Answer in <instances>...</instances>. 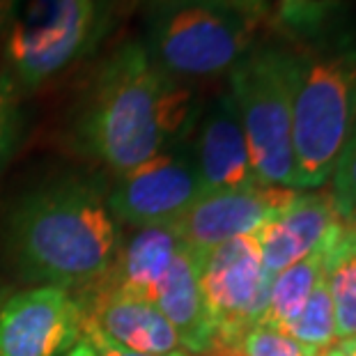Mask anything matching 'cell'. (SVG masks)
<instances>
[{
    "instance_id": "1",
    "label": "cell",
    "mask_w": 356,
    "mask_h": 356,
    "mask_svg": "<svg viewBox=\"0 0 356 356\" xmlns=\"http://www.w3.org/2000/svg\"><path fill=\"white\" fill-rule=\"evenodd\" d=\"M198 111L193 88L159 70L140 40H127L81 90L67 138L74 152L122 175L184 143Z\"/></svg>"
},
{
    "instance_id": "2",
    "label": "cell",
    "mask_w": 356,
    "mask_h": 356,
    "mask_svg": "<svg viewBox=\"0 0 356 356\" xmlns=\"http://www.w3.org/2000/svg\"><path fill=\"white\" fill-rule=\"evenodd\" d=\"M122 230L106 188L88 175H58L12 204L5 248L21 276L35 285L92 287L115 260Z\"/></svg>"
},
{
    "instance_id": "3",
    "label": "cell",
    "mask_w": 356,
    "mask_h": 356,
    "mask_svg": "<svg viewBox=\"0 0 356 356\" xmlns=\"http://www.w3.org/2000/svg\"><path fill=\"white\" fill-rule=\"evenodd\" d=\"M327 5H285L294 37V188L317 191L333 175L356 120V47L327 42Z\"/></svg>"
},
{
    "instance_id": "4",
    "label": "cell",
    "mask_w": 356,
    "mask_h": 356,
    "mask_svg": "<svg viewBox=\"0 0 356 356\" xmlns=\"http://www.w3.org/2000/svg\"><path fill=\"white\" fill-rule=\"evenodd\" d=\"M118 0H0L3 72L21 95L63 79L104 47Z\"/></svg>"
},
{
    "instance_id": "5",
    "label": "cell",
    "mask_w": 356,
    "mask_h": 356,
    "mask_svg": "<svg viewBox=\"0 0 356 356\" xmlns=\"http://www.w3.org/2000/svg\"><path fill=\"white\" fill-rule=\"evenodd\" d=\"M260 24L221 0H154L140 44L159 70L191 88L228 76L257 42Z\"/></svg>"
},
{
    "instance_id": "6",
    "label": "cell",
    "mask_w": 356,
    "mask_h": 356,
    "mask_svg": "<svg viewBox=\"0 0 356 356\" xmlns=\"http://www.w3.org/2000/svg\"><path fill=\"white\" fill-rule=\"evenodd\" d=\"M255 179L294 188L292 92L294 58L290 44L257 40L228 74Z\"/></svg>"
},
{
    "instance_id": "7",
    "label": "cell",
    "mask_w": 356,
    "mask_h": 356,
    "mask_svg": "<svg viewBox=\"0 0 356 356\" xmlns=\"http://www.w3.org/2000/svg\"><path fill=\"white\" fill-rule=\"evenodd\" d=\"M198 276L211 356H239L244 336L262 322L271 287L255 234L225 241L198 257Z\"/></svg>"
},
{
    "instance_id": "8",
    "label": "cell",
    "mask_w": 356,
    "mask_h": 356,
    "mask_svg": "<svg viewBox=\"0 0 356 356\" xmlns=\"http://www.w3.org/2000/svg\"><path fill=\"white\" fill-rule=\"evenodd\" d=\"M200 195V179L184 140L115 175L106 202L120 228L140 230L172 225Z\"/></svg>"
},
{
    "instance_id": "9",
    "label": "cell",
    "mask_w": 356,
    "mask_h": 356,
    "mask_svg": "<svg viewBox=\"0 0 356 356\" xmlns=\"http://www.w3.org/2000/svg\"><path fill=\"white\" fill-rule=\"evenodd\" d=\"M86 310L70 290L33 285L0 306V356H65L83 336Z\"/></svg>"
},
{
    "instance_id": "10",
    "label": "cell",
    "mask_w": 356,
    "mask_h": 356,
    "mask_svg": "<svg viewBox=\"0 0 356 356\" xmlns=\"http://www.w3.org/2000/svg\"><path fill=\"white\" fill-rule=\"evenodd\" d=\"M297 195V188L251 184L230 191L202 193L168 228L186 248L202 257L211 248L257 232L278 209Z\"/></svg>"
},
{
    "instance_id": "11",
    "label": "cell",
    "mask_w": 356,
    "mask_h": 356,
    "mask_svg": "<svg viewBox=\"0 0 356 356\" xmlns=\"http://www.w3.org/2000/svg\"><path fill=\"white\" fill-rule=\"evenodd\" d=\"M186 149L198 172L202 193L257 184L237 106L228 90L198 111Z\"/></svg>"
},
{
    "instance_id": "12",
    "label": "cell",
    "mask_w": 356,
    "mask_h": 356,
    "mask_svg": "<svg viewBox=\"0 0 356 356\" xmlns=\"http://www.w3.org/2000/svg\"><path fill=\"white\" fill-rule=\"evenodd\" d=\"M338 218L340 211L331 191H297L283 209L253 232L264 271L274 278L278 271L315 253Z\"/></svg>"
},
{
    "instance_id": "13",
    "label": "cell",
    "mask_w": 356,
    "mask_h": 356,
    "mask_svg": "<svg viewBox=\"0 0 356 356\" xmlns=\"http://www.w3.org/2000/svg\"><path fill=\"white\" fill-rule=\"evenodd\" d=\"M83 310L86 322L127 350L159 356L186 352L168 317L145 297L108 287H92L90 299L83 301Z\"/></svg>"
},
{
    "instance_id": "14",
    "label": "cell",
    "mask_w": 356,
    "mask_h": 356,
    "mask_svg": "<svg viewBox=\"0 0 356 356\" xmlns=\"http://www.w3.org/2000/svg\"><path fill=\"white\" fill-rule=\"evenodd\" d=\"M181 241L168 225L161 228H140L120 241L115 260L104 274V278L92 287H108L152 299L165 271L170 269Z\"/></svg>"
},
{
    "instance_id": "15",
    "label": "cell",
    "mask_w": 356,
    "mask_h": 356,
    "mask_svg": "<svg viewBox=\"0 0 356 356\" xmlns=\"http://www.w3.org/2000/svg\"><path fill=\"white\" fill-rule=\"evenodd\" d=\"M322 274H324V257L320 248L315 253L301 257L299 262L290 264L287 269L278 271L271 278L267 310H264L260 324L285 331L297 320L301 308L306 306L310 292L320 283Z\"/></svg>"
},
{
    "instance_id": "16",
    "label": "cell",
    "mask_w": 356,
    "mask_h": 356,
    "mask_svg": "<svg viewBox=\"0 0 356 356\" xmlns=\"http://www.w3.org/2000/svg\"><path fill=\"white\" fill-rule=\"evenodd\" d=\"M287 336L299 340L301 345L313 347V350H327L333 345V340L338 338L336 333V315H333V304L327 290V280L324 274L320 283L315 285V290L310 292L306 306L301 308L290 327L285 329Z\"/></svg>"
},
{
    "instance_id": "17",
    "label": "cell",
    "mask_w": 356,
    "mask_h": 356,
    "mask_svg": "<svg viewBox=\"0 0 356 356\" xmlns=\"http://www.w3.org/2000/svg\"><path fill=\"white\" fill-rule=\"evenodd\" d=\"M26 131L24 95L14 81L0 70V172L17 152Z\"/></svg>"
},
{
    "instance_id": "18",
    "label": "cell",
    "mask_w": 356,
    "mask_h": 356,
    "mask_svg": "<svg viewBox=\"0 0 356 356\" xmlns=\"http://www.w3.org/2000/svg\"><path fill=\"white\" fill-rule=\"evenodd\" d=\"M241 356H315L317 350L301 345L285 331L257 324L246 333L239 347Z\"/></svg>"
},
{
    "instance_id": "19",
    "label": "cell",
    "mask_w": 356,
    "mask_h": 356,
    "mask_svg": "<svg viewBox=\"0 0 356 356\" xmlns=\"http://www.w3.org/2000/svg\"><path fill=\"white\" fill-rule=\"evenodd\" d=\"M333 198H336L340 216L347 214L352 207H356V120L352 127V134L347 138L343 154H340L336 168H333Z\"/></svg>"
},
{
    "instance_id": "20",
    "label": "cell",
    "mask_w": 356,
    "mask_h": 356,
    "mask_svg": "<svg viewBox=\"0 0 356 356\" xmlns=\"http://www.w3.org/2000/svg\"><path fill=\"white\" fill-rule=\"evenodd\" d=\"M83 336L88 338V343L92 345L95 356H159V354H143V352H134L127 350L122 345H115L113 340H108L102 331H97L90 322H83ZM163 356H195L188 352H175V354H163Z\"/></svg>"
},
{
    "instance_id": "21",
    "label": "cell",
    "mask_w": 356,
    "mask_h": 356,
    "mask_svg": "<svg viewBox=\"0 0 356 356\" xmlns=\"http://www.w3.org/2000/svg\"><path fill=\"white\" fill-rule=\"evenodd\" d=\"M147 3H154V0H147ZM221 3H230L239 10H244L246 14H251L255 19H264L269 14V5L267 0H221Z\"/></svg>"
},
{
    "instance_id": "22",
    "label": "cell",
    "mask_w": 356,
    "mask_h": 356,
    "mask_svg": "<svg viewBox=\"0 0 356 356\" xmlns=\"http://www.w3.org/2000/svg\"><path fill=\"white\" fill-rule=\"evenodd\" d=\"M65 356H95V350H92V345L88 343V338L81 336L76 343H74L72 350L67 352Z\"/></svg>"
},
{
    "instance_id": "23",
    "label": "cell",
    "mask_w": 356,
    "mask_h": 356,
    "mask_svg": "<svg viewBox=\"0 0 356 356\" xmlns=\"http://www.w3.org/2000/svg\"><path fill=\"white\" fill-rule=\"evenodd\" d=\"M340 350L345 352V356H356V336L340 340Z\"/></svg>"
},
{
    "instance_id": "24",
    "label": "cell",
    "mask_w": 356,
    "mask_h": 356,
    "mask_svg": "<svg viewBox=\"0 0 356 356\" xmlns=\"http://www.w3.org/2000/svg\"><path fill=\"white\" fill-rule=\"evenodd\" d=\"M343 218H345L347 228H350V232L354 234V239H356V207H352L347 214H343Z\"/></svg>"
},
{
    "instance_id": "25",
    "label": "cell",
    "mask_w": 356,
    "mask_h": 356,
    "mask_svg": "<svg viewBox=\"0 0 356 356\" xmlns=\"http://www.w3.org/2000/svg\"><path fill=\"white\" fill-rule=\"evenodd\" d=\"M315 356H345V352L340 350V345H331L327 350H320Z\"/></svg>"
},
{
    "instance_id": "26",
    "label": "cell",
    "mask_w": 356,
    "mask_h": 356,
    "mask_svg": "<svg viewBox=\"0 0 356 356\" xmlns=\"http://www.w3.org/2000/svg\"><path fill=\"white\" fill-rule=\"evenodd\" d=\"M299 3H306V0H285V5H299Z\"/></svg>"
},
{
    "instance_id": "27",
    "label": "cell",
    "mask_w": 356,
    "mask_h": 356,
    "mask_svg": "<svg viewBox=\"0 0 356 356\" xmlns=\"http://www.w3.org/2000/svg\"><path fill=\"white\" fill-rule=\"evenodd\" d=\"M3 301H5V292L0 290V306H3Z\"/></svg>"
}]
</instances>
